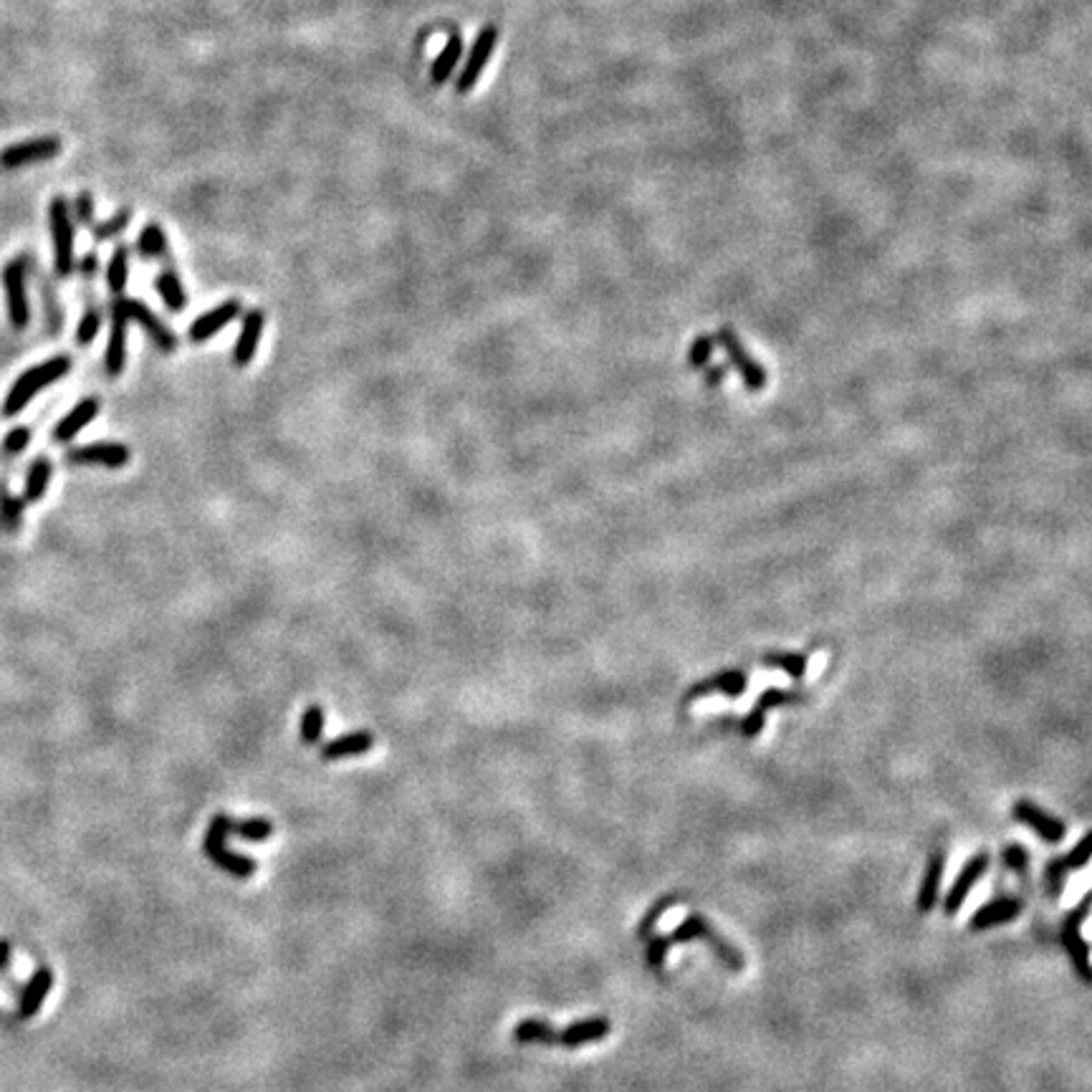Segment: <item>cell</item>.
I'll return each instance as SVG.
<instances>
[{
	"label": "cell",
	"instance_id": "8",
	"mask_svg": "<svg viewBox=\"0 0 1092 1092\" xmlns=\"http://www.w3.org/2000/svg\"><path fill=\"white\" fill-rule=\"evenodd\" d=\"M3 289H6L8 319L13 329H26L29 324V299H26V258H13L3 268Z\"/></svg>",
	"mask_w": 1092,
	"mask_h": 1092
},
{
	"label": "cell",
	"instance_id": "27",
	"mask_svg": "<svg viewBox=\"0 0 1092 1092\" xmlns=\"http://www.w3.org/2000/svg\"><path fill=\"white\" fill-rule=\"evenodd\" d=\"M762 662L767 665V668L782 670V673L789 675V678L794 680H802L804 673H807V655H804V652H786V650L767 652V655L762 657Z\"/></svg>",
	"mask_w": 1092,
	"mask_h": 1092
},
{
	"label": "cell",
	"instance_id": "18",
	"mask_svg": "<svg viewBox=\"0 0 1092 1092\" xmlns=\"http://www.w3.org/2000/svg\"><path fill=\"white\" fill-rule=\"evenodd\" d=\"M1022 916V903L1014 901V898H999V901H991L987 906L979 908L969 921L971 930H989L996 928V925L1011 923Z\"/></svg>",
	"mask_w": 1092,
	"mask_h": 1092
},
{
	"label": "cell",
	"instance_id": "7",
	"mask_svg": "<svg viewBox=\"0 0 1092 1092\" xmlns=\"http://www.w3.org/2000/svg\"><path fill=\"white\" fill-rule=\"evenodd\" d=\"M1087 908H1090V895H1085L1080 901V906L1069 913L1064 919L1062 930H1059V941H1062L1064 951H1067L1069 961L1075 966V971L1080 974V979L1085 984H1090V951H1087V941H1082L1080 935V923L1087 919Z\"/></svg>",
	"mask_w": 1092,
	"mask_h": 1092
},
{
	"label": "cell",
	"instance_id": "4",
	"mask_svg": "<svg viewBox=\"0 0 1092 1092\" xmlns=\"http://www.w3.org/2000/svg\"><path fill=\"white\" fill-rule=\"evenodd\" d=\"M48 221H51V239H53V263H56L58 276H69L74 271V221L69 213V200L64 195H56L48 208Z\"/></svg>",
	"mask_w": 1092,
	"mask_h": 1092
},
{
	"label": "cell",
	"instance_id": "21",
	"mask_svg": "<svg viewBox=\"0 0 1092 1092\" xmlns=\"http://www.w3.org/2000/svg\"><path fill=\"white\" fill-rule=\"evenodd\" d=\"M263 324H266L263 311H248V314L243 316V329H240L239 344H236V352H233V360H236V365L239 367H245L250 360H253V355H256Z\"/></svg>",
	"mask_w": 1092,
	"mask_h": 1092
},
{
	"label": "cell",
	"instance_id": "42",
	"mask_svg": "<svg viewBox=\"0 0 1092 1092\" xmlns=\"http://www.w3.org/2000/svg\"><path fill=\"white\" fill-rule=\"evenodd\" d=\"M31 441V431L29 428H16V431H11L6 436V441H3V450L11 455H18V453H24L26 445H29Z\"/></svg>",
	"mask_w": 1092,
	"mask_h": 1092
},
{
	"label": "cell",
	"instance_id": "44",
	"mask_svg": "<svg viewBox=\"0 0 1092 1092\" xmlns=\"http://www.w3.org/2000/svg\"><path fill=\"white\" fill-rule=\"evenodd\" d=\"M726 375H728L726 365H709L704 373V382L709 384V387H718V384L726 379Z\"/></svg>",
	"mask_w": 1092,
	"mask_h": 1092
},
{
	"label": "cell",
	"instance_id": "33",
	"mask_svg": "<svg viewBox=\"0 0 1092 1092\" xmlns=\"http://www.w3.org/2000/svg\"><path fill=\"white\" fill-rule=\"evenodd\" d=\"M137 248H140V253H145V256L150 258L163 256L165 248H168V239H165L163 228H160L158 223H150V226L140 233Z\"/></svg>",
	"mask_w": 1092,
	"mask_h": 1092
},
{
	"label": "cell",
	"instance_id": "34",
	"mask_svg": "<svg viewBox=\"0 0 1092 1092\" xmlns=\"http://www.w3.org/2000/svg\"><path fill=\"white\" fill-rule=\"evenodd\" d=\"M0 518L6 521L8 529H18V526H21V518H24V506H21V501L18 499H13L6 481H0Z\"/></svg>",
	"mask_w": 1092,
	"mask_h": 1092
},
{
	"label": "cell",
	"instance_id": "3",
	"mask_svg": "<svg viewBox=\"0 0 1092 1092\" xmlns=\"http://www.w3.org/2000/svg\"><path fill=\"white\" fill-rule=\"evenodd\" d=\"M668 941L670 946L673 943H688V941H706L711 948H714V953L718 956V961L723 966H728L731 971H744L746 966V959L741 956V951H738L733 943H728L726 938H720L718 930L714 928V925L709 923V921L704 919V916H688L686 921H680L678 925H675L673 933L668 935Z\"/></svg>",
	"mask_w": 1092,
	"mask_h": 1092
},
{
	"label": "cell",
	"instance_id": "6",
	"mask_svg": "<svg viewBox=\"0 0 1092 1092\" xmlns=\"http://www.w3.org/2000/svg\"><path fill=\"white\" fill-rule=\"evenodd\" d=\"M496 43H499V29H496V26H483V29L478 31L471 51H468V56H465L463 69H460L458 82H455V92L468 94L473 87H476L483 69L489 66L491 56H494Z\"/></svg>",
	"mask_w": 1092,
	"mask_h": 1092
},
{
	"label": "cell",
	"instance_id": "11",
	"mask_svg": "<svg viewBox=\"0 0 1092 1092\" xmlns=\"http://www.w3.org/2000/svg\"><path fill=\"white\" fill-rule=\"evenodd\" d=\"M746 686H749V675H746V670H738V668L720 670V673H716V675H711V678L696 683V686H693L691 691L683 696V704H691V701H698V698H709V696L738 698V696H744Z\"/></svg>",
	"mask_w": 1092,
	"mask_h": 1092
},
{
	"label": "cell",
	"instance_id": "14",
	"mask_svg": "<svg viewBox=\"0 0 1092 1092\" xmlns=\"http://www.w3.org/2000/svg\"><path fill=\"white\" fill-rule=\"evenodd\" d=\"M51 987H53V971L48 969V966H38V969L31 974L29 984L21 989L16 1017L18 1019H34L35 1014L41 1011V1006L46 1004Z\"/></svg>",
	"mask_w": 1092,
	"mask_h": 1092
},
{
	"label": "cell",
	"instance_id": "17",
	"mask_svg": "<svg viewBox=\"0 0 1092 1092\" xmlns=\"http://www.w3.org/2000/svg\"><path fill=\"white\" fill-rule=\"evenodd\" d=\"M71 463L104 465V468H122L129 460V447L122 443H89L84 447H74L69 453Z\"/></svg>",
	"mask_w": 1092,
	"mask_h": 1092
},
{
	"label": "cell",
	"instance_id": "38",
	"mask_svg": "<svg viewBox=\"0 0 1092 1092\" xmlns=\"http://www.w3.org/2000/svg\"><path fill=\"white\" fill-rule=\"evenodd\" d=\"M1087 860H1090V835L1082 837L1080 843H1077V848L1072 850L1069 854H1064V857H1059L1058 862L1064 867V870L1072 872V870H1080V867H1085Z\"/></svg>",
	"mask_w": 1092,
	"mask_h": 1092
},
{
	"label": "cell",
	"instance_id": "19",
	"mask_svg": "<svg viewBox=\"0 0 1092 1092\" xmlns=\"http://www.w3.org/2000/svg\"><path fill=\"white\" fill-rule=\"evenodd\" d=\"M124 360H127V316H124L119 302L114 304V311H111V337L109 347H106L104 355V367L111 377H119L124 370Z\"/></svg>",
	"mask_w": 1092,
	"mask_h": 1092
},
{
	"label": "cell",
	"instance_id": "5",
	"mask_svg": "<svg viewBox=\"0 0 1092 1092\" xmlns=\"http://www.w3.org/2000/svg\"><path fill=\"white\" fill-rule=\"evenodd\" d=\"M716 342L723 347V352H726L728 357V367H733L738 375H741V382H744V387L749 389V392H762L764 387H767V370H764L759 362L754 360V357L746 352V347L741 344V339H738L736 331L731 329L728 324H723L718 329V334H716Z\"/></svg>",
	"mask_w": 1092,
	"mask_h": 1092
},
{
	"label": "cell",
	"instance_id": "41",
	"mask_svg": "<svg viewBox=\"0 0 1092 1092\" xmlns=\"http://www.w3.org/2000/svg\"><path fill=\"white\" fill-rule=\"evenodd\" d=\"M668 948H670L668 935H655V938H652V941L648 943V951H646L648 964H650L652 969H660V966L665 964V956H668Z\"/></svg>",
	"mask_w": 1092,
	"mask_h": 1092
},
{
	"label": "cell",
	"instance_id": "28",
	"mask_svg": "<svg viewBox=\"0 0 1092 1092\" xmlns=\"http://www.w3.org/2000/svg\"><path fill=\"white\" fill-rule=\"evenodd\" d=\"M48 481H51V460L35 458L26 478V501H41L46 496Z\"/></svg>",
	"mask_w": 1092,
	"mask_h": 1092
},
{
	"label": "cell",
	"instance_id": "36",
	"mask_svg": "<svg viewBox=\"0 0 1092 1092\" xmlns=\"http://www.w3.org/2000/svg\"><path fill=\"white\" fill-rule=\"evenodd\" d=\"M129 221H132V208H122L114 218H109V221L102 223V226H92L94 239L97 240L114 239V236H119L122 231H127Z\"/></svg>",
	"mask_w": 1092,
	"mask_h": 1092
},
{
	"label": "cell",
	"instance_id": "35",
	"mask_svg": "<svg viewBox=\"0 0 1092 1092\" xmlns=\"http://www.w3.org/2000/svg\"><path fill=\"white\" fill-rule=\"evenodd\" d=\"M714 349H716V337H711V334H701V337H696V342H693L691 349H688V367H691V370H706L711 357H714Z\"/></svg>",
	"mask_w": 1092,
	"mask_h": 1092
},
{
	"label": "cell",
	"instance_id": "37",
	"mask_svg": "<svg viewBox=\"0 0 1092 1092\" xmlns=\"http://www.w3.org/2000/svg\"><path fill=\"white\" fill-rule=\"evenodd\" d=\"M1001 860H1004V865L1009 867V870L1024 875L1029 867V853L1022 843H1009L1004 848V853H1001Z\"/></svg>",
	"mask_w": 1092,
	"mask_h": 1092
},
{
	"label": "cell",
	"instance_id": "29",
	"mask_svg": "<svg viewBox=\"0 0 1092 1092\" xmlns=\"http://www.w3.org/2000/svg\"><path fill=\"white\" fill-rule=\"evenodd\" d=\"M231 835L240 837L245 843H266L273 837V822L263 817H250L243 822H233Z\"/></svg>",
	"mask_w": 1092,
	"mask_h": 1092
},
{
	"label": "cell",
	"instance_id": "43",
	"mask_svg": "<svg viewBox=\"0 0 1092 1092\" xmlns=\"http://www.w3.org/2000/svg\"><path fill=\"white\" fill-rule=\"evenodd\" d=\"M76 218H79L82 226H89V228L94 226V198L89 190L76 195Z\"/></svg>",
	"mask_w": 1092,
	"mask_h": 1092
},
{
	"label": "cell",
	"instance_id": "16",
	"mask_svg": "<svg viewBox=\"0 0 1092 1092\" xmlns=\"http://www.w3.org/2000/svg\"><path fill=\"white\" fill-rule=\"evenodd\" d=\"M610 1029H612L610 1019H604V1017L580 1019V1022L570 1024V1027L557 1029V1045L567 1047V1050L594 1045V1042H602L604 1037L610 1035Z\"/></svg>",
	"mask_w": 1092,
	"mask_h": 1092
},
{
	"label": "cell",
	"instance_id": "40",
	"mask_svg": "<svg viewBox=\"0 0 1092 1092\" xmlns=\"http://www.w3.org/2000/svg\"><path fill=\"white\" fill-rule=\"evenodd\" d=\"M678 901H680L678 895H670V898H662V901H657V903H655V906H652V911H650V913H648V916H646V921H643V923H640V930H638V935H640V938H646V935H648V930H652V925H655V923H657V919H660L662 913L668 911V908H673V906H675V903H678Z\"/></svg>",
	"mask_w": 1092,
	"mask_h": 1092
},
{
	"label": "cell",
	"instance_id": "20",
	"mask_svg": "<svg viewBox=\"0 0 1092 1092\" xmlns=\"http://www.w3.org/2000/svg\"><path fill=\"white\" fill-rule=\"evenodd\" d=\"M240 314V302H236V299H231V302L221 304V307H216L213 311H208L205 316H200V319L192 321L190 326V339L192 342H205V339H210L216 331H221L223 326L231 324L236 316Z\"/></svg>",
	"mask_w": 1092,
	"mask_h": 1092
},
{
	"label": "cell",
	"instance_id": "2",
	"mask_svg": "<svg viewBox=\"0 0 1092 1092\" xmlns=\"http://www.w3.org/2000/svg\"><path fill=\"white\" fill-rule=\"evenodd\" d=\"M69 370H71V357L66 355L53 357V360L43 362V365L31 367L29 373H24L16 382H13L11 392H8L6 402H3V415H6V418H13V415L21 413L38 389L48 387V384H53L56 379L64 377V375H69Z\"/></svg>",
	"mask_w": 1092,
	"mask_h": 1092
},
{
	"label": "cell",
	"instance_id": "12",
	"mask_svg": "<svg viewBox=\"0 0 1092 1092\" xmlns=\"http://www.w3.org/2000/svg\"><path fill=\"white\" fill-rule=\"evenodd\" d=\"M989 860H991V857H989V853H979V854H974L971 860H966L964 870H961L959 877L953 880L951 890H948V895H946V901H943V913H946V916H956V913L961 911V906H964V901H966V895L971 893V888H974V885L982 880L984 872L989 870Z\"/></svg>",
	"mask_w": 1092,
	"mask_h": 1092
},
{
	"label": "cell",
	"instance_id": "9",
	"mask_svg": "<svg viewBox=\"0 0 1092 1092\" xmlns=\"http://www.w3.org/2000/svg\"><path fill=\"white\" fill-rule=\"evenodd\" d=\"M56 155H61V140L58 137H35V140L18 142V145H11L0 152V168H26V165L43 163V160L56 158Z\"/></svg>",
	"mask_w": 1092,
	"mask_h": 1092
},
{
	"label": "cell",
	"instance_id": "24",
	"mask_svg": "<svg viewBox=\"0 0 1092 1092\" xmlns=\"http://www.w3.org/2000/svg\"><path fill=\"white\" fill-rule=\"evenodd\" d=\"M97 413H100V400L87 397V400L79 402V405H76L74 410H71V413L56 425L53 438H56V441H71L76 433H82L84 428H87V425L92 423L94 418H97Z\"/></svg>",
	"mask_w": 1092,
	"mask_h": 1092
},
{
	"label": "cell",
	"instance_id": "23",
	"mask_svg": "<svg viewBox=\"0 0 1092 1092\" xmlns=\"http://www.w3.org/2000/svg\"><path fill=\"white\" fill-rule=\"evenodd\" d=\"M373 744H375L373 733H367V731L347 733V736H339L334 738V741H329V744L321 749V759H326V762H337V759H347V756L367 754V751L373 749Z\"/></svg>",
	"mask_w": 1092,
	"mask_h": 1092
},
{
	"label": "cell",
	"instance_id": "31",
	"mask_svg": "<svg viewBox=\"0 0 1092 1092\" xmlns=\"http://www.w3.org/2000/svg\"><path fill=\"white\" fill-rule=\"evenodd\" d=\"M158 291L172 311H182V308L187 307V297H185V291H182V284L174 279L172 273H160Z\"/></svg>",
	"mask_w": 1092,
	"mask_h": 1092
},
{
	"label": "cell",
	"instance_id": "25",
	"mask_svg": "<svg viewBox=\"0 0 1092 1092\" xmlns=\"http://www.w3.org/2000/svg\"><path fill=\"white\" fill-rule=\"evenodd\" d=\"M460 56H463V38L458 34H453L445 41L443 51L438 53L436 61L431 66V79L433 84H445L450 76H453L455 66H458Z\"/></svg>",
	"mask_w": 1092,
	"mask_h": 1092
},
{
	"label": "cell",
	"instance_id": "13",
	"mask_svg": "<svg viewBox=\"0 0 1092 1092\" xmlns=\"http://www.w3.org/2000/svg\"><path fill=\"white\" fill-rule=\"evenodd\" d=\"M796 698H799V696H796V693H791V691H782V688H767L762 696L756 698L754 709H751L749 714L744 716V720H741V736H744V738L759 736V733L764 731V726H767L769 711H774L777 706L791 704V701H796Z\"/></svg>",
	"mask_w": 1092,
	"mask_h": 1092
},
{
	"label": "cell",
	"instance_id": "46",
	"mask_svg": "<svg viewBox=\"0 0 1092 1092\" xmlns=\"http://www.w3.org/2000/svg\"><path fill=\"white\" fill-rule=\"evenodd\" d=\"M94 268H97V256H87L82 263V271L84 273H92Z\"/></svg>",
	"mask_w": 1092,
	"mask_h": 1092
},
{
	"label": "cell",
	"instance_id": "32",
	"mask_svg": "<svg viewBox=\"0 0 1092 1092\" xmlns=\"http://www.w3.org/2000/svg\"><path fill=\"white\" fill-rule=\"evenodd\" d=\"M324 733V709L321 706H308L302 716V728H299V736H302L304 744H316Z\"/></svg>",
	"mask_w": 1092,
	"mask_h": 1092
},
{
	"label": "cell",
	"instance_id": "30",
	"mask_svg": "<svg viewBox=\"0 0 1092 1092\" xmlns=\"http://www.w3.org/2000/svg\"><path fill=\"white\" fill-rule=\"evenodd\" d=\"M129 276V250L124 245L114 250L111 256L109 268H106V281H109L111 294H124V286H127Z\"/></svg>",
	"mask_w": 1092,
	"mask_h": 1092
},
{
	"label": "cell",
	"instance_id": "10",
	"mask_svg": "<svg viewBox=\"0 0 1092 1092\" xmlns=\"http://www.w3.org/2000/svg\"><path fill=\"white\" fill-rule=\"evenodd\" d=\"M1011 814H1014L1017 822L1027 825L1029 830H1035V835L1050 845L1062 843L1064 835H1067V827H1064L1062 819L1052 817V814L1045 812L1040 804L1029 802V799H1022V802L1014 804Z\"/></svg>",
	"mask_w": 1092,
	"mask_h": 1092
},
{
	"label": "cell",
	"instance_id": "1",
	"mask_svg": "<svg viewBox=\"0 0 1092 1092\" xmlns=\"http://www.w3.org/2000/svg\"><path fill=\"white\" fill-rule=\"evenodd\" d=\"M231 830H233V819L228 817V814H216V817L210 819L208 832H205L203 853L205 857H208L216 867H221L223 872L245 880V877L256 875L258 862L253 860V857H248V854H239L228 848Z\"/></svg>",
	"mask_w": 1092,
	"mask_h": 1092
},
{
	"label": "cell",
	"instance_id": "15",
	"mask_svg": "<svg viewBox=\"0 0 1092 1092\" xmlns=\"http://www.w3.org/2000/svg\"><path fill=\"white\" fill-rule=\"evenodd\" d=\"M119 307H122L124 316L132 321H137V324L142 326V329L150 334V339L155 344H158L160 349H165V352H172L174 344H177V339H174L172 331L168 329V326L163 324V321L158 319V316L152 314V308L145 307L142 302H137V299H122L119 302Z\"/></svg>",
	"mask_w": 1092,
	"mask_h": 1092
},
{
	"label": "cell",
	"instance_id": "39",
	"mask_svg": "<svg viewBox=\"0 0 1092 1092\" xmlns=\"http://www.w3.org/2000/svg\"><path fill=\"white\" fill-rule=\"evenodd\" d=\"M100 326H102V316L97 314V311H87V314L82 316V321H79V329H76V339H79V344H92L94 339H97V334H100Z\"/></svg>",
	"mask_w": 1092,
	"mask_h": 1092
},
{
	"label": "cell",
	"instance_id": "45",
	"mask_svg": "<svg viewBox=\"0 0 1092 1092\" xmlns=\"http://www.w3.org/2000/svg\"><path fill=\"white\" fill-rule=\"evenodd\" d=\"M11 964V943L0 938V971H6Z\"/></svg>",
	"mask_w": 1092,
	"mask_h": 1092
},
{
	"label": "cell",
	"instance_id": "22",
	"mask_svg": "<svg viewBox=\"0 0 1092 1092\" xmlns=\"http://www.w3.org/2000/svg\"><path fill=\"white\" fill-rule=\"evenodd\" d=\"M943 865H946V853H943V850H935V853L928 857V862H925L923 883H921L919 901H916V903H919L921 913H928L930 908L935 906V901H938V888H941Z\"/></svg>",
	"mask_w": 1092,
	"mask_h": 1092
},
{
	"label": "cell",
	"instance_id": "26",
	"mask_svg": "<svg viewBox=\"0 0 1092 1092\" xmlns=\"http://www.w3.org/2000/svg\"><path fill=\"white\" fill-rule=\"evenodd\" d=\"M516 1045H557V1029L544 1019H523L513 1027Z\"/></svg>",
	"mask_w": 1092,
	"mask_h": 1092
}]
</instances>
